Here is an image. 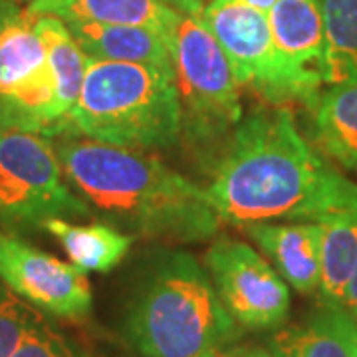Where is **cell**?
Masks as SVG:
<instances>
[{"label": "cell", "instance_id": "cell-19", "mask_svg": "<svg viewBox=\"0 0 357 357\" xmlns=\"http://www.w3.org/2000/svg\"><path fill=\"white\" fill-rule=\"evenodd\" d=\"M319 225L324 229L319 304L340 307L345 286L357 268V206Z\"/></svg>", "mask_w": 357, "mask_h": 357}, {"label": "cell", "instance_id": "cell-20", "mask_svg": "<svg viewBox=\"0 0 357 357\" xmlns=\"http://www.w3.org/2000/svg\"><path fill=\"white\" fill-rule=\"evenodd\" d=\"M326 52L324 84L357 79V0H321Z\"/></svg>", "mask_w": 357, "mask_h": 357}, {"label": "cell", "instance_id": "cell-5", "mask_svg": "<svg viewBox=\"0 0 357 357\" xmlns=\"http://www.w3.org/2000/svg\"><path fill=\"white\" fill-rule=\"evenodd\" d=\"M171 60L181 105V135L195 147H213L243 121V86L229 56L199 16L178 14Z\"/></svg>", "mask_w": 357, "mask_h": 357}, {"label": "cell", "instance_id": "cell-12", "mask_svg": "<svg viewBox=\"0 0 357 357\" xmlns=\"http://www.w3.org/2000/svg\"><path fill=\"white\" fill-rule=\"evenodd\" d=\"M262 252L274 262L276 272L294 290L312 294L321 282V241L319 222H252L243 227Z\"/></svg>", "mask_w": 357, "mask_h": 357}, {"label": "cell", "instance_id": "cell-23", "mask_svg": "<svg viewBox=\"0 0 357 357\" xmlns=\"http://www.w3.org/2000/svg\"><path fill=\"white\" fill-rule=\"evenodd\" d=\"M208 357H276L270 349L260 345H227L222 349H217Z\"/></svg>", "mask_w": 357, "mask_h": 357}, {"label": "cell", "instance_id": "cell-8", "mask_svg": "<svg viewBox=\"0 0 357 357\" xmlns=\"http://www.w3.org/2000/svg\"><path fill=\"white\" fill-rule=\"evenodd\" d=\"M227 52L241 86L270 105L316 102L318 89L284 62L268 14L243 0H211L199 16Z\"/></svg>", "mask_w": 357, "mask_h": 357}, {"label": "cell", "instance_id": "cell-21", "mask_svg": "<svg viewBox=\"0 0 357 357\" xmlns=\"http://www.w3.org/2000/svg\"><path fill=\"white\" fill-rule=\"evenodd\" d=\"M40 312L0 282V357H13Z\"/></svg>", "mask_w": 357, "mask_h": 357}, {"label": "cell", "instance_id": "cell-10", "mask_svg": "<svg viewBox=\"0 0 357 357\" xmlns=\"http://www.w3.org/2000/svg\"><path fill=\"white\" fill-rule=\"evenodd\" d=\"M0 282L28 306L52 318L79 321L93 304L84 270L0 230Z\"/></svg>", "mask_w": 357, "mask_h": 357}, {"label": "cell", "instance_id": "cell-13", "mask_svg": "<svg viewBox=\"0 0 357 357\" xmlns=\"http://www.w3.org/2000/svg\"><path fill=\"white\" fill-rule=\"evenodd\" d=\"M26 10L64 22L145 26L161 34L169 48L181 14L163 0H36Z\"/></svg>", "mask_w": 357, "mask_h": 357}, {"label": "cell", "instance_id": "cell-26", "mask_svg": "<svg viewBox=\"0 0 357 357\" xmlns=\"http://www.w3.org/2000/svg\"><path fill=\"white\" fill-rule=\"evenodd\" d=\"M246 4H250V6H255L258 10H262V13H270L272 10V6L276 4V0H243Z\"/></svg>", "mask_w": 357, "mask_h": 357}, {"label": "cell", "instance_id": "cell-15", "mask_svg": "<svg viewBox=\"0 0 357 357\" xmlns=\"http://www.w3.org/2000/svg\"><path fill=\"white\" fill-rule=\"evenodd\" d=\"M79 48L93 60L151 64L173 70L171 48L151 28L129 24L66 22Z\"/></svg>", "mask_w": 357, "mask_h": 357}, {"label": "cell", "instance_id": "cell-25", "mask_svg": "<svg viewBox=\"0 0 357 357\" xmlns=\"http://www.w3.org/2000/svg\"><path fill=\"white\" fill-rule=\"evenodd\" d=\"M171 8H175L181 14H191V16H201L204 8V0H163Z\"/></svg>", "mask_w": 357, "mask_h": 357}, {"label": "cell", "instance_id": "cell-3", "mask_svg": "<svg viewBox=\"0 0 357 357\" xmlns=\"http://www.w3.org/2000/svg\"><path fill=\"white\" fill-rule=\"evenodd\" d=\"M238 333L206 268L183 250L157 256L126 318L129 344L143 357H208Z\"/></svg>", "mask_w": 357, "mask_h": 357}, {"label": "cell", "instance_id": "cell-17", "mask_svg": "<svg viewBox=\"0 0 357 357\" xmlns=\"http://www.w3.org/2000/svg\"><path fill=\"white\" fill-rule=\"evenodd\" d=\"M42 230L62 244L70 262L84 272H109L126 256L133 236L105 222L76 225L66 218H50Z\"/></svg>", "mask_w": 357, "mask_h": 357}, {"label": "cell", "instance_id": "cell-16", "mask_svg": "<svg viewBox=\"0 0 357 357\" xmlns=\"http://www.w3.org/2000/svg\"><path fill=\"white\" fill-rule=\"evenodd\" d=\"M310 107L314 143L337 165L357 173V79L319 91Z\"/></svg>", "mask_w": 357, "mask_h": 357}, {"label": "cell", "instance_id": "cell-18", "mask_svg": "<svg viewBox=\"0 0 357 357\" xmlns=\"http://www.w3.org/2000/svg\"><path fill=\"white\" fill-rule=\"evenodd\" d=\"M34 26L46 46L48 62L56 79V100H58V112L62 117V128H60V133H62L66 117L74 109L79 91H82L86 66H88V54L79 48V44L64 20L42 14V16H36Z\"/></svg>", "mask_w": 357, "mask_h": 357}, {"label": "cell", "instance_id": "cell-24", "mask_svg": "<svg viewBox=\"0 0 357 357\" xmlns=\"http://www.w3.org/2000/svg\"><path fill=\"white\" fill-rule=\"evenodd\" d=\"M340 307L357 321V268L356 272H354V276L347 282V286H345L344 296L340 300Z\"/></svg>", "mask_w": 357, "mask_h": 357}, {"label": "cell", "instance_id": "cell-22", "mask_svg": "<svg viewBox=\"0 0 357 357\" xmlns=\"http://www.w3.org/2000/svg\"><path fill=\"white\" fill-rule=\"evenodd\" d=\"M13 357H89L88 351L76 344L72 337L52 326L44 314H40L30 332L26 333L22 344Z\"/></svg>", "mask_w": 357, "mask_h": 357}, {"label": "cell", "instance_id": "cell-9", "mask_svg": "<svg viewBox=\"0 0 357 357\" xmlns=\"http://www.w3.org/2000/svg\"><path fill=\"white\" fill-rule=\"evenodd\" d=\"M203 260L222 306L238 328L268 332L288 319L292 306L288 284L252 246L218 236Z\"/></svg>", "mask_w": 357, "mask_h": 357}, {"label": "cell", "instance_id": "cell-14", "mask_svg": "<svg viewBox=\"0 0 357 357\" xmlns=\"http://www.w3.org/2000/svg\"><path fill=\"white\" fill-rule=\"evenodd\" d=\"M276 357H357V321L342 307L321 306L270 337Z\"/></svg>", "mask_w": 357, "mask_h": 357}, {"label": "cell", "instance_id": "cell-27", "mask_svg": "<svg viewBox=\"0 0 357 357\" xmlns=\"http://www.w3.org/2000/svg\"><path fill=\"white\" fill-rule=\"evenodd\" d=\"M14 2H16L18 6H22V8H28V6H30L32 2H36V0H14Z\"/></svg>", "mask_w": 357, "mask_h": 357}, {"label": "cell", "instance_id": "cell-1", "mask_svg": "<svg viewBox=\"0 0 357 357\" xmlns=\"http://www.w3.org/2000/svg\"><path fill=\"white\" fill-rule=\"evenodd\" d=\"M220 220L326 222L357 206V185L307 143L290 107L272 105L243 119L222 147L206 185Z\"/></svg>", "mask_w": 357, "mask_h": 357}, {"label": "cell", "instance_id": "cell-2", "mask_svg": "<svg viewBox=\"0 0 357 357\" xmlns=\"http://www.w3.org/2000/svg\"><path fill=\"white\" fill-rule=\"evenodd\" d=\"M66 181L100 217L133 238L201 243L215 236L220 218L203 187L178 175L159 157L100 141L52 137Z\"/></svg>", "mask_w": 357, "mask_h": 357}, {"label": "cell", "instance_id": "cell-4", "mask_svg": "<svg viewBox=\"0 0 357 357\" xmlns=\"http://www.w3.org/2000/svg\"><path fill=\"white\" fill-rule=\"evenodd\" d=\"M60 135L139 151L171 147L181 137V105L173 70L88 56L79 98Z\"/></svg>", "mask_w": 357, "mask_h": 357}, {"label": "cell", "instance_id": "cell-6", "mask_svg": "<svg viewBox=\"0 0 357 357\" xmlns=\"http://www.w3.org/2000/svg\"><path fill=\"white\" fill-rule=\"evenodd\" d=\"M36 16L14 0H0V131L56 137L62 117Z\"/></svg>", "mask_w": 357, "mask_h": 357}, {"label": "cell", "instance_id": "cell-28", "mask_svg": "<svg viewBox=\"0 0 357 357\" xmlns=\"http://www.w3.org/2000/svg\"><path fill=\"white\" fill-rule=\"evenodd\" d=\"M208 2H211V0H208Z\"/></svg>", "mask_w": 357, "mask_h": 357}, {"label": "cell", "instance_id": "cell-11", "mask_svg": "<svg viewBox=\"0 0 357 357\" xmlns=\"http://www.w3.org/2000/svg\"><path fill=\"white\" fill-rule=\"evenodd\" d=\"M268 20L284 62L319 91L324 86L326 52L321 0H276Z\"/></svg>", "mask_w": 357, "mask_h": 357}, {"label": "cell", "instance_id": "cell-7", "mask_svg": "<svg viewBox=\"0 0 357 357\" xmlns=\"http://www.w3.org/2000/svg\"><path fill=\"white\" fill-rule=\"evenodd\" d=\"M89 206L66 183L54 143L28 131H0V220L36 230L50 218H88Z\"/></svg>", "mask_w": 357, "mask_h": 357}]
</instances>
